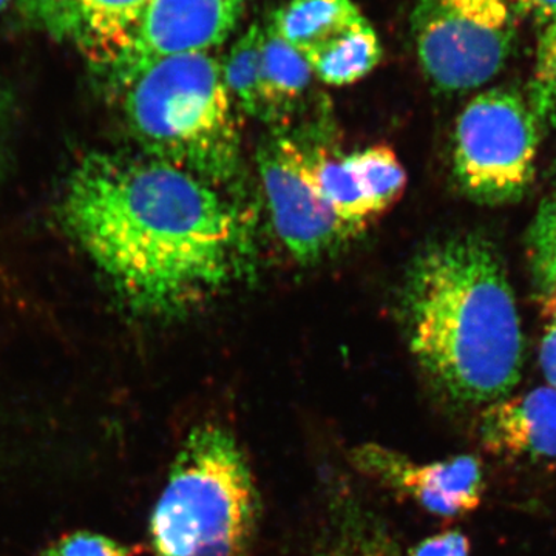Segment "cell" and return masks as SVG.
<instances>
[{"instance_id": "obj_1", "label": "cell", "mask_w": 556, "mask_h": 556, "mask_svg": "<svg viewBox=\"0 0 556 556\" xmlns=\"http://www.w3.org/2000/svg\"><path fill=\"white\" fill-rule=\"evenodd\" d=\"M62 222L127 305L167 316L236 283L251 262L243 214L161 161L91 153L70 175Z\"/></svg>"}, {"instance_id": "obj_2", "label": "cell", "mask_w": 556, "mask_h": 556, "mask_svg": "<svg viewBox=\"0 0 556 556\" xmlns=\"http://www.w3.org/2000/svg\"><path fill=\"white\" fill-rule=\"evenodd\" d=\"M404 313L413 356L448 401L489 407L517 387L525 339L492 241L468 233L424 249L409 268Z\"/></svg>"}, {"instance_id": "obj_3", "label": "cell", "mask_w": 556, "mask_h": 556, "mask_svg": "<svg viewBox=\"0 0 556 556\" xmlns=\"http://www.w3.org/2000/svg\"><path fill=\"white\" fill-rule=\"evenodd\" d=\"M123 90L127 124L150 159L214 188L237 177L240 127L217 58L208 51L166 58Z\"/></svg>"}, {"instance_id": "obj_4", "label": "cell", "mask_w": 556, "mask_h": 556, "mask_svg": "<svg viewBox=\"0 0 556 556\" xmlns=\"http://www.w3.org/2000/svg\"><path fill=\"white\" fill-rule=\"evenodd\" d=\"M260 519L254 473L236 434L201 422L182 441L150 515L156 556H251Z\"/></svg>"}, {"instance_id": "obj_5", "label": "cell", "mask_w": 556, "mask_h": 556, "mask_svg": "<svg viewBox=\"0 0 556 556\" xmlns=\"http://www.w3.org/2000/svg\"><path fill=\"white\" fill-rule=\"evenodd\" d=\"M540 130L532 105L517 91H482L457 118L453 169L460 189L482 204L525 195L533 174Z\"/></svg>"}, {"instance_id": "obj_6", "label": "cell", "mask_w": 556, "mask_h": 556, "mask_svg": "<svg viewBox=\"0 0 556 556\" xmlns=\"http://www.w3.org/2000/svg\"><path fill=\"white\" fill-rule=\"evenodd\" d=\"M517 16L510 0H419L412 25L427 78L442 91L484 86L514 50Z\"/></svg>"}, {"instance_id": "obj_7", "label": "cell", "mask_w": 556, "mask_h": 556, "mask_svg": "<svg viewBox=\"0 0 556 556\" xmlns=\"http://www.w3.org/2000/svg\"><path fill=\"white\" fill-rule=\"evenodd\" d=\"M257 163L274 229L298 262H320L361 233L318 195L298 141L270 138L258 149Z\"/></svg>"}, {"instance_id": "obj_8", "label": "cell", "mask_w": 556, "mask_h": 556, "mask_svg": "<svg viewBox=\"0 0 556 556\" xmlns=\"http://www.w3.org/2000/svg\"><path fill=\"white\" fill-rule=\"evenodd\" d=\"M269 25L327 86L356 84L382 60L378 33L351 0H291Z\"/></svg>"}, {"instance_id": "obj_9", "label": "cell", "mask_w": 556, "mask_h": 556, "mask_svg": "<svg viewBox=\"0 0 556 556\" xmlns=\"http://www.w3.org/2000/svg\"><path fill=\"white\" fill-rule=\"evenodd\" d=\"M243 9L244 0H150L129 49L105 76L123 89L155 62L207 53L232 35Z\"/></svg>"}, {"instance_id": "obj_10", "label": "cell", "mask_w": 556, "mask_h": 556, "mask_svg": "<svg viewBox=\"0 0 556 556\" xmlns=\"http://www.w3.org/2000/svg\"><path fill=\"white\" fill-rule=\"evenodd\" d=\"M350 460L358 473L409 497L438 518L466 517L482 501L484 473L475 456L417 464L396 450L362 444L351 450Z\"/></svg>"}, {"instance_id": "obj_11", "label": "cell", "mask_w": 556, "mask_h": 556, "mask_svg": "<svg viewBox=\"0 0 556 556\" xmlns=\"http://www.w3.org/2000/svg\"><path fill=\"white\" fill-rule=\"evenodd\" d=\"M150 0H22L51 35L68 40L86 60L108 75L124 51Z\"/></svg>"}, {"instance_id": "obj_12", "label": "cell", "mask_w": 556, "mask_h": 556, "mask_svg": "<svg viewBox=\"0 0 556 556\" xmlns=\"http://www.w3.org/2000/svg\"><path fill=\"white\" fill-rule=\"evenodd\" d=\"M479 433L493 456L556 464V390L541 387L489 405L482 412Z\"/></svg>"}, {"instance_id": "obj_13", "label": "cell", "mask_w": 556, "mask_h": 556, "mask_svg": "<svg viewBox=\"0 0 556 556\" xmlns=\"http://www.w3.org/2000/svg\"><path fill=\"white\" fill-rule=\"evenodd\" d=\"M313 70L308 62L277 35L265 27L262 54V93L266 123L285 118L309 89Z\"/></svg>"}, {"instance_id": "obj_14", "label": "cell", "mask_w": 556, "mask_h": 556, "mask_svg": "<svg viewBox=\"0 0 556 556\" xmlns=\"http://www.w3.org/2000/svg\"><path fill=\"white\" fill-rule=\"evenodd\" d=\"M306 153V169L318 195L327 201L343 223L362 232L368 223L376 219L375 212L365 199L353 170L348 166L345 156L329 155L317 149Z\"/></svg>"}, {"instance_id": "obj_15", "label": "cell", "mask_w": 556, "mask_h": 556, "mask_svg": "<svg viewBox=\"0 0 556 556\" xmlns=\"http://www.w3.org/2000/svg\"><path fill=\"white\" fill-rule=\"evenodd\" d=\"M376 218L390 211L407 189V172L388 146H371L345 156Z\"/></svg>"}, {"instance_id": "obj_16", "label": "cell", "mask_w": 556, "mask_h": 556, "mask_svg": "<svg viewBox=\"0 0 556 556\" xmlns=\"http://www.w3.org/2000/svg\"><path fill=\"white\" fill-rule=\"evenodd\" d=\"M265 28L251 25V28L230 49L223 62V75L230 97L249 116L265 119V104L262 93V54Z\"/></svg>"}, {"instance_id": "obj_17", "label": "cell", "mask_w": 556, "mask_h": 556, "mask_svg": "<svg viewBox=\"0 0 556 556\" xmlns=\"http://www.w3.org/2000/svg\"><path fill=\"white\" fill-rule=\"evenodd\" d=\"M137 552L115 538L79 530L53 541L36 556H135Z\"/></svg>"}, {"instance_id": "obj_18", "label": "cell", "mask_w": 556, "mask_h": 556, "mask_svg": "<svg viewBox=\"0 0 556 556\" xmlns=\"http://www.w3.org/2000/svg\"><path fill=\"white\" fill-rule=\"evenodd\" d=\"M371 518L346 514L336 532L325 538L309 556H369Z\"/></svg>"}, {"instance_id": "obj_19", "label": "cell", "mask_w": 556, "mask_h": 556, "mask_svg": "<svg viewBox=\"0 0 556 556\" xmlns=\"http://www.w3.org/2000/svg\"><path fill=\"white\" fill-rule=\"evenodd\" d=\"M536 105L538 112L556 116V21L546 24L540 43L536 61Z\"/></svg>"}, {"instance_id": "obj_20", "label": "cell", "mask_w": 556, "mask_h": 556, "mask_svg": "<svg viewBox=\"0 0 556 556\" xmlns=\"http://www.w3.org/2000/svg\"><path fill=\"white\" fill-rule=\"evenodd\" d=\"M404 556H470V541L460 530H444L420 541Z\"/></svg>"}, {"instance_id": "obj_21", "label": "cell", "mask_w": 556, "mask_h": 556, "mask_svg": "<svg viewBox=\"0 0 556 556\" xmlns=\"http://www.w3.org/2000/svg\"><path fill=\"white\" fill-rule=\"evenodd\" d=\"M517 13L551 24L556 21V0H510Z\"/></svg>"}, {"instance_id": "obj_22", "label": "cell", "mask_w": 556, "mask_h": 556, "mask_svg": "<svg viewBox=\"0 0 556 556\" xmlns=\"http://www.w3.org/2000/svg\"><path fill=\"white\" fill-rule=\"evenodd\" d=\"M369 556H404L396 541L375 521L369 527Z\"/></svg>"}, {"instance_id": "obj_23", "label": "cell", "mask_w": 556, "mask_h": 556, "mask_svg": "<svg viewBox=\"0 0 556 556\" xmlns=\"http://www.w3.org/2000/svg\"><path fill=\"white\" fill-rule=\"evenodd\" d=\"M540 361L547 382L556 390V324L547 328L541 343Z\"/></svg>"}, {"instance_id": "obj_24", "label": "cell", "mask_w": 556, "mask_h": 556, "mask_svg": "<svg viewBox=\"0 0 556 556\" xmlns=\"http://www.w3.org/2000/svg\"><path fill=\"white\" fill-rule=\"evenodd\" d=\"M11 2H13V0H0V14H2L3 11L9 9Z\"/></svg>"}, {"instance_id": "obj_25", "label": "cell", "mask_w": 556, "mask_h": 556, "mask_svg": "<svg viewBox=\"0 0 556 556\" xmlns=\"http://www.w3.org/2000/svg\"><path fill=\"white\" fill-rule=\"evenodd\" d=\"M555 303H556V299H555ZM556 306V305H555Z\"/></svg>"}]
</instances>
